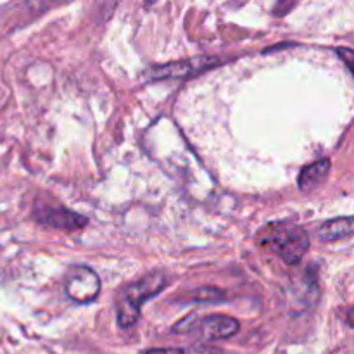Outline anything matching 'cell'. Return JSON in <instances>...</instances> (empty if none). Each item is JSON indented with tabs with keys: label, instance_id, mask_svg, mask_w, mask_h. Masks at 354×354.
<instances>
[{
	"label": "cell",
	"instance_id": "10",
	"mask_svg": "<svg viewBox=\"0 0 354 354\" xmlns=\"http://www.w3.org/2000/svg\"><path fill=\"white\" fill-rule=\"evenodd\" d=\"M225 297H227V294L220 289H214V287H203V289H197L194 292V299L203 301V303H206V301H220L225 299Z\"/></svg>",
	"mask_w": 354,
	"mask_h": 354
},
{
	"label": "cell",
	"instance_id": "1",
	"mask_svg": "<svg viewBox=\"0 0 354 354\" xmlns=\"http://www.w3.org/2000/svg\"><path fill=\"white\" fill-rule=\"evenodd\" d=\"M259 242L275 252L287 265H297L310 249V235L299 225L289 221H275L263 228Z\"/></svg>",
	"mask_w": 354,
	"mask_h": 354
},
{
	"label": "cell",
	"instance_id": "11",
	"mask_svg": "<svg viewBox=\"0 0 354 354\" xmlns=\"http://www.w3.org/2000/svg\"><path fill=\"white\" fill-rule=\"evenodd\" d=\"M337 54H339V57H341L342 61L346 62V66H348L349 73H353V59H354V55H353L351 48L341 47V48H337Z\"/></svg>",
	"mask_w": 354,
	"mask_h": 354
},
{
	"label": "cell",
	"instance_id": "6",
	"mask_svg": "<svg viewBox=\"0 0 354 354\" xmlns=\"http://www.w3.org/2000/svg\"><path fill=\"white\" fill-rule=\"evenodd\" d=\"M35 218L38 223L45 225V227L55 228V230H80V228L86 227L88 220L82 214L75 213V211L68 209V207H55V206H41V204H35L33 211Z\"/></svg>",
	"mask_w": 354,
	"mask_h": 354
},
{
	"label": "cell",
	"instance_id": "3",
	"mask_svg": "<svg viewBox=\"0 0 354 354\" xmlns=\"http://www.w3.org/2000/svg\"><path fill=\"white\" fill-rule=\"evenodd\" d=\"M241 328L235 318L225 317V315H209V317H196V315H189V317L182 318L178 324L173 325V332L175 334H192V332H199L204 339L207 341H221V339H230L235 335Z\"/></svg>",
	"mask_w": 354,
	"mask_h": 354
},
{
	"label": "cell",
	"instance_id": "5",
	"mask_svg": "<svg viewBox=\"0 0 354 354\" xmlns=\"http://www.w3.org/2000/svg\"><path fill=\"white\" fill-rule=\"evenodd\" d=\"M220 59L211 57V55H201V57L185 59V61L168 62V64L156 66L149 73V80H166V78H185L196 73L206 71L213 66L220 64Z\"/></svg>",
	"mask_w": 354,
	"mask_h": 354
},
{
	"label": "cell",
	"instance_id": "2",
	"mask_svg": "<svg viewBox=\"0 0 354 354\" xmlns=\"http://www.w3.org/2000/svg\"><path fill=\"white\" fill-rule=\"evenodd\" d=\"M168 286V279L162 272H152L138 282L124 287L116 297V317L121 328H130L140 317L142 304L152 299Z\"/></svg>",
	"mask_w": 354,
	"mask_h": 354
},
{
	"label": "cell",
	"instance_id": "12",
	"mask_svg": "<svg viewBox=\"0 0 354 354\" xmlns=\"http://www.w3.org/2000/svg\"><path fill=\"white\" fill-rule=\"evenodd\" d=\"M292 7H296V3H287V6H286V3H279V6H277L275 7V10H273V14H277V16H279V14H280V10H286V12H287V10H290V9H292Z\"/></svg>",
	"mask_w": 354,
	"mask_h": 354
},
{
	"label": "cell",
	"instance_id": "9",
	"mask_svg": "<svg viewBox=\"0 0 354 354\" xmlns=\"http://www.w3.org/2000/svg\"><path fill=\"white\" fill-rule=\"evenodd\" d=\"M220 348H214L209 344H192L183 346V348H161V349H149L144 354H221Z\"/></svg>",
	"mask_w": 354,
	"mask_h": 354
},
{
	"label": "cell",
	"instance_id": "7",
	"mask_svg": "<svg viewBox=\"0 0 354 354\" xmlns=\"http://www.w3.org/2000/svg\"><path fill=\"white\" fill-rule=\"evenodd\" d=\"M330 159L324 158L304 166L299 173V178H297V187L303 192H310V190H315L317 187H320L328 176V173H330Z\"/></svg>",
	"mask_w": 354,
	"mask_h": 354
},
{
	"label": "cell",
	"instance_id": "4",
	"mask_svg": "<svg viewBox=\"0 0 354 354\" xmlns=\"http://www.w3.org/2000/svg\"><path fill=\"white\" fill-rule=\"evenodd\" d=\"M64 292L78 304H90L100 292V279L92 268L83 265L71 266L66 273Z\"/></svg>",
	"mask_w": 354,
	"mask_h": 354
},
{
	"label": "cell",
	"instance_id": "8",
	"mask_svg": "<svg viewBox=\"0 0 354 354\" xmlns=\"http://www.w3.org/2000/svg\"><path fill=\"white\" fill-rule=\"evenodd\" d=\"M354 230L353 218L351 216H342L335 218V220L325 221L320 228H318V239L324 242H335L341 239L349 237Z\"/></svg>",
	"mask_w": 354,
	"mask_h": 354
}]
</instances>
